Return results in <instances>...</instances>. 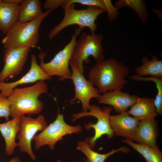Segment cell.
I'll return each mask as SVG.
<instances>
[{"mask_svg": "<svg viewBox=\"0 0 162 162\" xmlns=\"http://www.w3.org/2000/svg\"><path fill=\"white\" fill-rule=\"evenodd\" d=\"M47 126L46 121L43 115L36 118L29 116L20 118V127L16 136L19 140L18 146L21 152L28 154L33 160L36 157L32 149V140L38 131H42Z\"/></svg>", "mask_w": 162, "mask_h": 162, "instance_id": "9c48e42d", "label": "cell"}, {"mask_svg": "<svg viewBox=\"0 0 162 162\" xmlns=\"http://www.w3.org/2000/svg\"><path fill=\"white\" fill-rule=\"evenodd\" d=\"M74 7V4H72L63 9L64 17L61 22L49 33L50 40H52L64 28L73 25L83 28L88 27L91 33L95 32L98 28L96 20L100 14L106 12L105 10L94 6H88L86 8L81 10L75 9Z\"/></svg>", "mask_w": 162, "mask_h": 162, "instance_id": "277c9868", "label": "cell"}, {"mask_svg": "<svg viewBox=\"0 0 162 162\" xmlns=\"http://www.w3.org/2000/svg\"><path fill=\"white\" fill-rule=\"evenodd\" d=\"M103 36L95 32L81 34L76 41L70 62L74 64L83 74V62L89 63L92 56L96 62L104 60V51L101 45Z\"/></svg>", "mask_w": 162, "mask_h": 162, "instance_id": "8992f818", "label": "cell"}, {"mask_svg": "<svg viewBox=\"0 0 162 162\" xmlns=\"http://www.w3.org/2000/svg\"><path fill=\"white\" fill-rule=\"evenodd\" d=\"M20 127V118H13L11 120L0 124V132L5 142V152L10 155L13 154L18 143L16 137Z\"/></svg>", "mask_w": 162, "mask_h": 162, "instance_id": "e0dca14e", "label": "cell"}, {"mask_svg": "<svg viewBox=\"0 0 162 162\" xmlns=\"http://www.w3.org/2000/svg\"><path fill=\"white\" fill-rule=\"evenodd\" d=\"M30 47L4 49V64L0 73V82L12 78L22 71L31 50Z\"/></svg>", "mask_w": 162, "mask_h": 162, "instance_id": "8fae6325", "label": "cell"}, {"mask_svg": "<svg viewBox=\"0 0 162 162\" xmlns=\"http://www.w3.org/2000/svg\"><path fill=\"white\" fill-rule=\"evenodd\" d=\"M159 130L157 122L154 118L139 121L136 129L134 141L150 147H155Z\"/></svg>", "mask_w": 162, "mask_h": 162, "instance_id": "9a60e30c", "label": "cell"}, {"mask_svg": "<svg viewBox=\"0 0 162 162\" xmlns=\"http://www.w3.org/2000/svg\"><path fill=\"white\" fill-rule=\"evenodd\" d=\"M39 0H23L20 5L18 22H26L36 19L43 14Z\"/></svg>", "mask_w": 162, "mask_h": 162, "instance_id": "ffe728a7", "label": "cell"}, {"mask_svg": "<svg viewBox=\"0 0 162 162\" xmlns=\"http://www.w3.org/2000/svg\"><path fill=\"white\" fill-rule=\"evenodd\" d=\"M149 58L146 56L142 57V65L135 69L136 75L140 76L149 75L162 79V60H159L154 55L152 56L150 60H149Z\"/></svg>", "mask_w": 162, "mask_h": 162, "instance_id": "d6986e66", "label": "cell"}, {"mask_svg": "<svg viewBox=\"0 0 162 162\" xmlns=\"http://www.w3.org/2000/svg\"><path fill=\"white\" fill-rule=\"evenodd\" d=\"M138 97L119 90L108 92L100 95L98 99L100 104L112 106L116 112L120 113L127 111L129 107L137 101Z\"/></svg>", "mask_w": 162, "mask_h": 162, "instance_id": "5bb4252c", "label": "cell"}, {"mask_svg": "<svg viewBox=\"0 0 162 162\" xmlns=\"http://www.w3.org/2000/svg\"><path fill=\"white\" fill-rule=\"evenodd\" d=\"M114 6L117 9L124 6L132 8L136 11L143 23H145L148 16L145 2L143 0H118L115 3Z\"/></svg>", "mask_w": 162, "mask_h": 162, "instance_id": "cb8c5ba5", "label": "cell"}, {"mask_svg": "<svg viewBox=\"0 0 162 162\" xmlns=\"http://www.w3.org/2000/svg\"><path fill=\"white\" fill-rule=\"evenodd\" d=\"M104 3L105 9L107 12L108 19L109 21L115 20L119 15L118 9L113 6L111 0H103Z\"/></svg>", "mask_w": 162, "mask_h": 162, "instance_id": "4316f807", "label": "cell"}, {"mask_svg": "<svg viewBox=\"0 0 162 162\" xmlns=\"http://www.w3.org/2000/svg\"><path fill=\"white\" fill-rule=\"evenodd\" d=\"M10 105L8 98L3 96L0 93V118L4 117L6 122L9 120L11 116Z\"/></svg>", "mask_w": 162, "mask_h": 162, "instance_id": "484cf974", "label": "cell"}, {"mask_svg": "<svg viewBox=\"0 0 162 162\" xmlns=\"http://www.w3.org/2000/svg\"><path fill=\"white\" fill-rule=\"evenodd\" d=\"M9 162H22L18 158L15 157L11 159Z\"/></svg>", "mask_w": 162, "mask_h": 162, "instance_id": "f1b7e54d", "label": "cell"}, {"mask_svg": "<svg viewBox=\"0 0 162 162\" xmlns=\"http://www.w3.org/2000/svg\"><path fill=\"white\" fill-rule=\"evenodd\" d=\"M112 109L111 106H105L102 109L99 106L94 104L91 105L89 112H82L72 115L73 122L79 118L85 116H92L97 119L95 124L89 122L84 126V128L86 130H89L91 128H93L94 130L93 137L85 139V141L91 148L94 147L97 140L103 135H106L108 139H111L114 136L115 134L110 123V113Z\"/></svg>", "mask_w": 162, "mask_h": 162, "instance_id": "52a82bcc", "label": "cell"}, {"mask_svg": "<svg viewBox=\"0 0 162 162\" xmlns=\"http://www.w3.org/2000/svg\"><path fill=\"white\" fill-rule=\"evenodd\" d=\"M122 142L128 145L141 154L147 162H162V153L158 146L155 147L124 139Z\"/></svg>", "mask_w": 162, "mask_h": 162, "instance_id": "7402d4cb", "label": "cell"}, {"mask_svg": "<svg viewBox=\"0 0 162 162\" xmlns=\"http://www.w3.org/2000/svg\"><path fill=\"white\" fill-rule=\"evenodd\" d=\"M128 69L121 62L110 58L96 62L88 73V79L98 88L99 93L121 90L128 83Z\"/></svg>", "mask_w": 162, "mask_h": 162, "instance_id": "6da1fadb", "label": "cell"}, {"mask_svg": "<svg viewBox=\"0 0 162 162\" xmlns=\"http://www.w3.org/2000/svg\"><path fill=\"white\" fill-rule=\"evenodd\" d=\"M22 1L23 0H3L2 1L5 3L19 5Z\"/></svg>", "mask_w": 162, "mask_h": 162, "instance_id": "83f0119b", "label": "cell"}, {"mask_svg": "<svg viewBox=\"0 0 162 162\" xmlns=\"http://www.w3.org/2000/svg\"><path fill=\"white\" fill-rule=\"evenodd\" d=\"M58 162H63L62 161H61L60 160H58ZM85 162H90L88 160V161H85Z\"/></svg>", "mask_w": 162, "mask_h": 162, "instance_id": "f546056e", "label": "cell"}, {"mask_svg": "<svg viewBox=\"0 0 162 162\" xmlns=\"http://www.w3.org/2000/svg\"><path fill=\"white\" fill-rule=\"evenodd\" d=\"M139 122V120L131 116L127 111L110 116V125L114 134L133 141Z\"/></svg>", "mask_w": 162, "mask_h": 162, "instance_id": "4fadbf2b", "label": "cell"}, {"mask_svg": "<svg viewBox=\"0 0 162 162\" xmlns=\"http://www.w3.org/2000/svg\"><path fill=\"white\" fill-rule=\"evenodd\" d=\"M129 79L136 81H151L156 85L158 90V93L154 99V105L156 112L160 115H162V79L154 77H144L137 75L131 76Z\"/></svg>", "mask_w": 162, "mask_h": 162, "instance_id": "d4e9b609", "label": "cell"}, {"mask_svg": "<svg viewBox=\"0 0 162 162\" xmlns=\"http://www.w3.org/2000/svg\"><path fill=\"white\" fill-rule=\"evenodd\" d=\"M20 5L0 2V31L6 34L18 21Z\"/></svg>", "mask_w": 162, "mask_h": 162, "instance_id": "ac0fdd59", "label": "cell"}, {"mask_svg": "<svg viewBox=\"0 0 162 162\" xmlns=\"http://www.w3.org/2000/svg\"><path fill=\"white\" fill-rule=\"evenodd\" d=\"M88 144L85 141H80L78 143L76 148L83 152L90 162H104L110 156L118 152L128 153L130 150L125 146H121L119 148L113 149L107 153L101 154L93 150Z\"/></svg>", "mask_w": 162, "mask_h": 162, "instance_id": "44dd1931", "label": "cell"}, {"mask_svg": "<svg viewBox=\"0 0 162 162\" xmlns=\"http://www.w3.org/2000/svg\"><path fill=\"white\" fill-rule=\"evenodd\" d=\"M53 10H48L31 21L16 22L2 41L4 49L37 47L40 25L44 20Z\"/></svg>", "mask_w": 162, "mask_h": 162, "instance_id": "3957f363", "label": "cell"}, {"mask_svg": "<svg viewBox=\"0 0 162 162\" xmlns=\"http://www.w3.org/2000/svg\"><path fill=\"white\" fill-rule=\"evenodd\" d=\"M82 131V128L79 124L72 126L67 124L58 109V115L55 121L33 138L35 149L37 150L48 145L50 149L53 150L56 143L61 141L64 136L72 133L78 134Z\"/></svg>", "mask_w": 162, "mask_h": 162, "instance_id": "ba28073f", "label": "cell"}, {"mask_svg": "<svg viewBox=\"0 0 162 162\" xmlns=\"http://www.w3.org/2000/svg\"><path fill=\"white\" fill-rule=\"evenodd\" d=\"M74 3L80 4L87 6H94L105 10V5L103 0H46L43 7L47 10H54L59 7H62L64 9Z\"/></svg>", "mask_w": 162, "mask_h": 162, "instance_id": "603a6c76", "label": "cell"}, {"mask_svg": "<svg viewBox=\"0 0 162 162\" xmlns=\"http://www.w3.org/2000/svg\"><path fill=\"white\" fill-rule=\"evenodd\" d=\"M47 92V85L43 80L30 86L13 89L8 97L10 102L11 116L14 118L39 113L44 104L38 97Z\"/></svg>", "mask_w": 162, "mask_h": 162, "instance_id": "7a4b0ae2", "label": "cell"}, {"mask_svg": "<svg viewBox=\"0 0 162 162\" xmlns=\"http://www.w3.org/2000/svg\"><path fill=\"white\" fill-rule=\"evenodd\" d=\"M2 1L1 0H0V2H1Z\"/></svg>", "mask_w": 162, "mask_h": 162, "instance_id": "4dcf8cb0", "label": "cell"}, {"mask_svg": "<svg viewBox=\"0 0 162 162\" xmlns=\"http://www.w3.org/2000/svg\"><path fill=\"white\" fill-rule=\"evenodd\" d=\"M83 28L79 27L76 29L69 42L50 62H44V59L46 54L40 51L38 55L40 61L39 65L47 75L51 77L58 76L61 81L70 79L72 73L69 69V65L71 57L75 46L76 38Z\"/></svg>", "mask_w": 162, "mask_h": 162, "instance_id": "5b68a950", "label": "cell"}, {"mask_svg": "<svg viewBox=\"0 0 162 162\" xmlns=\"http://www.w3.org/2000/svg\"><path fill=\"white\" fill-rule=\"evenodd\" d=\"M154 99L147 97L138 98L136 101L127 111L133 117L140 121L157 116Z\"/></svg>", "mask_w": 162, "mask_h": 162, "instance_id": "2e32d148", "label": "cell"}, {"mask_svg": "<svg viewBox=\"0 0 162 162\" xmlns=\"http://www.w3.org/2000/svg\"><path fill=\"white\" fill-rule=\"evenodd\" d=\"M31 65L28 72L20 79L14 82L6 83L0 82V94L4 97H8L13 89L18 86L35 82L37 81L51 79V77L45 73L36 61V56L32 54Z\"/></svg>", "mask_w": 162, "mask_h": 162, "instance_id": "7c38bea8", "label": "cell"}, {"mask_svg": "<svg viewBox=\"0 0 162 162\" xmlns=\"http://www.w3.org/2000/svg\"><path fill=\"white\" fill-rule=\"evenodd\" d=\"M69 64L72 70L70 79L75 86V96L70 99V103H73L77 99L80 100L82 106V112L87 111L91 107L89 102L91 99L94 98L98 100L100 95L97 88L85 78L83 74L73 63Z\"/></svg>", "mask_w": 162, "mask_h": 162, "instance_id": "30bf717a", "label": "cell"}]
</instances>
